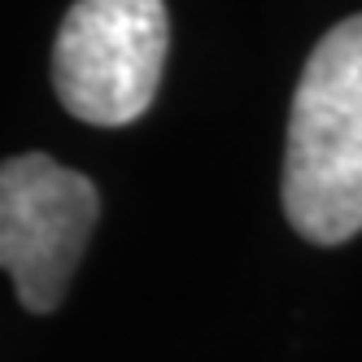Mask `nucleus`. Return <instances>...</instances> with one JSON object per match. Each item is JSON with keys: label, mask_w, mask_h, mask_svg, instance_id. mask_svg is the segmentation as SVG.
<instances>
[{"label": "nucleus", "mask_w": 362, "mask_h": 362, "mask_svg": "<svg viewBox=\"0 0 362 362\" xmlns=\"http://www.w3.org/2000/svg\"><path fill=\"white\" fill-rule=\"evenodd\" d=\"M284 214L310 245L362 231V13L332 27L305 62L288 114Z\"/></svg>", "instance_id": "1"}, {"label": "nucleus", "mask_w": 362, "mask_h": 362, "mask_svg": "<svg viewBox=\"0 0 362 362\" xmlns=\"http://www.w3.org/2000/svg\"><path fill=\"white\" fill-rule=\"evenodd\" d=\"M166 31L162 0H74L53 48L62 105L92 127L136 122L158 96Z\"/></svg>", "instance_id": "2"}, {"label": "nucleus", "mask_w": 362, "mask_h": 362, "mask_svg": "<svg viewBox=\"0 0 362 362\" xmlns=\"http://www.w3.org/2000/svg\"><path fill=\"white\" fill-rule=\"evenodd\" d=\"M96 188L44 153L9 158L0 170V262L18 301L48 315L57 310L96 223Z\"/></svg>", "instance_id": "3"}]
</instances>
